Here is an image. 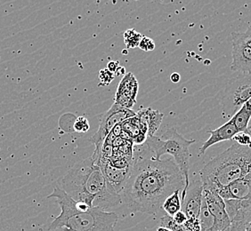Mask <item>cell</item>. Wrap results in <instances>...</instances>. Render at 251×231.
Masks as SVG:
<instances>
[{
    "instance_id": "obj_29",
    "label": "cell",
    "mask_w": 251,
    "mask_h": 231,
    "mask_svg": "<svg viewBox=\"0 0 251 231\" xmlns=\"http://www.w3.org/2000/svg\"><path fill=\"white\" fill-rule=\"evenodd\" d=\"M173 219L178 225H184L185 222L188 220L186 214L183 211H179L178 212H176L173 216Z\"/></svg>"
},
{
    "instance_id": "obj_9",
    "label": "cell",
    "mask_w": 251,
    "mask_h": 231,
    "mask_svg": "<svg viewBox=\"0 0 251 231\" xmlns=\"http://www.w3.org/2000/svg\"><path fill=\"white\" fill-rule=\"evenodd\" d=\"M203 199V185L201 179L190 183L181 192V211L188 219L199 218Z\"/></svg>"
},
{
    "instance_id": "obj_34",
    "label": "cell",
    "mask_w": 251,
    "mask_h": 231,
    "mask_svg": "<svg viewBox=\"0 0 251 231\" xmlns=\"http://www.w3.org/2000/svg\"><path fill=\"white\" fill-rule=\"evenodd\" d=\"M171 231L168 230V229H166V228H163V227H158L157 228V231Z\"/></svg>"
},
{
    "instance_id": "obj_7",
    "label": "cell",
    "mask_w": 251,
    "mask_h": 231,
    "mask_svg": "<svg viewBox=\"0 0 251 231\" xmlns=\"http://www.w3.org/2000/svg\"><path fill=\"white\" fill-rule=\"evenodd\" d=\"M136 115L135 112L129 109L114 103L105 113L100 116V125L97 133L93 135L89 140L95 145L96 149L92 155L93 159L98 163L101 159V150L107 136L111 134L114 127L121 125L122 122Z\"/></svg>"
},
{
    "instance_id": "obj_2",
    "label": "cell",
    "mask_w": 251,
    "mask_h": 231,
    "mask_svg": "<svg viewBox=\"0 0 251 231\" xmlns=\"http://www.w3.org/2000/svg\"><path fill=\"white\" fill-rule=\"evenodd\" d=\"M57 184L75 201L86 203L90 207L107 211L122 204L121 196L107 188L101 167L92 157L74 164Z\"/></svg>"
},
{
    "instance_id": "obj_24",
    "label": "cell",
    "mask_w": 251,
    "mask_h": 231,
    "mask_svg": "<svg viewBox=\"0 0 251 231\" xmlns=\"http://www.w3.org/2000/svg\"><path fill=\"white\" fill-rule=\"evenodd\" d=\"M73 128L77 133H87L90 129L89 121L85 116H78L74 122Z\"/></svg>"
},
{
    "instance_id": "obj_8",
    "label": "cell",
    "mask_w": 251,
    "mask_h": 231,
    "mask_svg": "<svg viewBox=\"0 0 251 231\" xmlns=\"http://www.w3.org/2000/svg\"><path fill=\"white\" fill-rule=\"evenodd\" d=\"M203 197L214 219L212 231H228L231 221L226 212V202L217 191L203 189Z\"/></svg>"
},
{
    "instance_id": "obj_28",
    "label": "cell",
    "mask_w": 251,
    "mask_h": 231,
    "mask_svg": "<svg viewBox=\"0 0 251 231\" xmlns=\"http://www.w3.org/2000/svg\"><path fill=\"white\" fill-rule=\"evenodd\" d=\"M235 35L251 48V23L245 32H235Z\"/></svg>"
},
{
    "instance_id": "obj_12",
    "label": "cell",
    "mask_w": 251,
    "mask_h": 231,
    "mask_svg": "<svg viewBox=\"0 0 251 231\" xmlns=\"http://www.w3.org/2000/svg\"><path fill=\"white\" fill-rule=\"evenodd\" d=\"M232 61L231 69L234 72H240L243 75L251 74V48L242 42L235 35L232 34Z\"/></svg>"
},
{
    "instance_id": "obj_19",
    "label": "cell",
    "mask_w": 251,
    "mask_h": 231,
    "mask_svg": "<svg viewBox=\"0 0 251 231\" xmlns=\"http://www.w3.org/2000/svg\"><path fill=\"white\" fill-rule=\"evenodd\" d=\"M121 127H122V131L130 137L132 141L137 135L141 134L140 122L136 115L122 122Z\"/></svg>"
},
{
    "instance_id": "obj_18",
    "label": "cell",
    "mask_w": 251,
    "mask_h": 231,
    "mask_svg": "<svg viewBox=\"0 0 251 231\" xmlns=\"http://www.w3.org/2000/svg\"><path fill=\"white\" fill-rule=\"evenodd\" d=\"M181 191L182 190H177L173 193L163 203L162 209L166 212L167 215L173 217L176 212L181 211Z\"/></svg>"
},
{
    "instance_id": "obj_13",
    "label": "cell",
    "mask_w": 251,
    "mask_h": 231,
    "mask_svg": "<svg viewBox=\"0 0 251 231\" xmlns=\"http://www.w3.org/2000/svg\"><path fill=\"white\" fill-rule=\"evenodd\" d=\"M138 89L139 85L135 76L132 73H126L117 88L114 103L131 110L136 102Z\"/></svg>"
},
{
    "instance_id": "obj_22",
    "label": "cell",
    "mask_w": 251,
    "mask_h": 231,
    "mask_svg": "<svg viewBox=\"0 0 251 231\" xmlns=\"http://www.w3.org/2000/svg\"><path fill=\"white\" fill-rule=\"evenodd\" d=\"M232 140L237 144L251 148V125H249L246 130L238 132Z\"/></svg>"
},
{
    "instance_id": "obj_15",
    "label": "cell",
    "mask_w": 251,
    "mask_h": 231,
    "mask_svg": "<svg viewBox=\"0 0 251 231\" xmlns=\"http://www.w3.org/2000/svg\"><path fill=\"white\" fill-rule=\"evenodd\" d=\"M239 131L237 130L235 125L231 119L227 121L226 124L221 125L215 130L208 131L210 135L208 140H206L200 149V155H203L207 149L213 145L217 144L218 142L225 141V140H232L234 135H236Z\"/></svg>"
},
{
    "instance_id": "obj_25",
    "label": "cell",
    "mask_w": 251,
    "mask_h": 231,
    "mask_svg": "<svg viewBox=\"0 0 251 231\" xmlns=\"http://www.w3.org/2000/svg\"><path fill=\"white\" fill-rule=\"evenodd\" d=\"M114 73L111 72L107 69H101L99 72V79H100V85L101 86H108L110 85L113 79H114Z\"/></svg>"
},
{
    "instance_id": "obj_4",
    "label": "cell",
    "mask_w": 251,
    "mask_h": 231,
    "mask_svg": "<svg viewBox=\"0 0 251 231\" xmlns=\"http://www.w3.org/2000/svg\"><path fill=\"white\" fill-rule=\"evenodd\" d=\"M251 173V148L233 144L211 159L200 175L203 189L217 191Z\"/></svg>"
},
{
    "instance_id": "obj_21",
    "label": "cell",
    "mask_w": 251,
    "mask_h": 231,
    "mask_svg": "<svg viewBox=\"0 0 251 231\" xmlns=\"http://www.w3.org/2000/svg\"><path fill=\"white\" fill-rule=\"evenodd\" d=\"M143 35L137 32L135 29H129L124 33V42L126 49L135 48L139 46Z\"/></svg>"
},
{
    "instance_id": "obj_35",
    "label": "cell",
    "mask_w": 251,
    "mask_h": 231,
    "mask_svg": "<svg viewBox=\"0 0 251 231\" xmlns=\"http://www.w3.org/2000/svg\"><path fill=\"white\" fill-rule=\"evenodd\" d=\"M245 231H251V222L247 225Z\"/></svg>"
},
{
    "instance_id": "obj_6",
    "label": "cell",
    "mask_w": 251,
    "mask_h": 231,
    "mask_svg": "<svg viewBox=\"0 0 251 231\" xmlns=\"http://www.w3.org/2000/svg\"><path fill=\"white\" fill-rule=\"evenodd\" d=\"M251 98V74L232 77L227 82L221 101L224 116L231 119Z\"/></svg>"
},
{
    "instance_id": "obj_32",
    "label": "cell",
    "mask_w": 251,
    "mask_h": 231,
    "mask_svg": "<svg viewBox=\"0 0 251 231\" xmlns=\"http://www.w3.org/2000/svg\"><path fill=\"white\" fill-rule=\"evenodd\" d=\"M180 79H181V77H180L179 73H172L171 76H170V80L173 83H178L180 81Z\"/></svg>"
},
{
    "instance_id": "obj_11",
    "label": "cell",
    "mask_w": 251,
    "mask_h": 231,
    "mask_svg": "<svg viewBox=\"0 0 251 231\" xmlns=\"http://www.w3.org/2000/svg\"><path fill=\"white\" fill-rule=\"evenodd\" d=\"M101 167L106 181L107 188L111 193L121 196L130 177L132 167L119 169L112 166L107 159H100L97 163Z\"/></svg>"
},
{
    "instance_id": "obj_17",
    "label": "cell",
    "mask_w": 251,
    "mask_h": 231,
    "mask_svg": "<svg viewBox=\"0 0 251 231\" xmlns=\"http://www.w3.org/2000/svg\"><path fill=\"white\" fill-rule=\"evenodd\" d=\"M251 118V98L240 109L231 120L239 132L246 130Z\"/></svg>"
},
{
    "instance_id": "obj_14",
    "label": "cell",
    "mask_w": 251,
    "mask_h": 231,
    "mask_svg": "<svg viewBox=\"0 0 251 231\" xmlns=\"http://www.w3.org/2000/svg\"><path fill=\"white\" fill-rule=\"evenodd\" d=\"M218 195L224 200H247L251 198V173L237 180L225 188H220Z\"/></svg>"
},
{
    "instance_id": "obj_5",
    "label": "cell",
    "mask_w": 251,
    "mask_h": 231,
    "mask_svg": "<svg viewBox=\"0 0 251 231\" xmlns=\"http://www.w3.org/2000/svg\"><path fill=\"white\" fill-rule=\"evenodd\" d=\"M196 140H187L180 135L174 127H170L165 132L161 137L151 136L146 140V144L151 152L153 153V159L159 160L165 154L172 156L176 160V164L184 175L185 186L188 187L189 168H190V146Z\"/></svg>"
},
{
    "instance_id": "obj_27",
    "label": "cell",
    "mask_w": 251,
    "mask_h": 231,
    "mask_svg": "<svg viewBox=\"0 0 251 231\" xmlns=\"http://www.w3.org/2000/svg\"><path fill=\"white\" fill-rule=\"evenodd\" d=\"M141 50L145 51V52H150L155 49L154 41L151 38L143 36V38L141 39L139 46H138Z\"/></svg>"
},
{
    "instance_id": "obj_23",
    "label": "cell",
    "mask_w": 251,
    "mask_h": 231,
    "mask_svg": "<svg viewBox=\"0 0 251 231\" xmlns=\"http://www.w3.org/2000/svg\"><path fill=\"white\" fill-rule=\"evenodd\" d=\"M159 227H163L171 231H184L183 225H178L175 222L173 217L164 215L160 218L159 223Z\"/></svg>"
},
{
    "instance_id": "obj_20",
    "label": "cell",
    "mask_w": 251,
    "mask_h": 231,
    "mask_svg": "<svg viewBox=\"0 0 251 231\" xmlns=\"http://www.w3.org/2000/svg\"><path fill=\"white\" fill-rule=\"evenodd\" d=\"M199 219H200L201 224V231H212L214 219H213L211 213L209 212L208 206L206 204L204 197H203L201 209Z\"/></svg>"
},
{
    "instance_id": "obj_33",
    "label": "cell",
    "mask_w": 251,
    "mask_h": 231,
    "mask_svg": "<svg viewBox=\"0 0 251 231\" xmlns=\"http://www.w3.org/2000/svg\"><path fill=\"white\" fill-rule=\"evenodd\" d=\"M124 74H126V69L120 65V67L118 68V69H117V71L115 72V75L121 76V75H124Z\"/></svg>"
},
{
    "instance_id": "obj_3",
    "label": "cell",
    "mask_w": 251,
    "mask_h": 231,
    "mask_svg": "<svg viewBox=\"0 0 251 231\" xmlns=\"http://www.w3.org/2000/svg\"><path fill=\"white\" fill-rule=\"evenodd\" d=\"M54 198L61 208L58 216L49 225V231H114L119 221L118 214L99 207H92L87 212L76 208V201L56 183L48 199Z\"/></svg>"
},
{
    "instance_id": "obj_30",
    "label": "cell",
    "mask_w": 251,
    "mask_h": 231,
    "mask_svg": "<svg viewBox=\"0 0 251 231\" xmlns=\"http://www.w3.org/2000/svg\"><path fill=\"white\" fill-rule=\"evenodd\" d=\"M147 138H148L147 135H144L143 133H141L140 135H137L135 139L133 140V142H135V144H143V143L146 142Z\"/></svg>"
},
{
    "instance_id": "obj_1",
    "label": "cell",
    "mask_w": 251,
    "mask_h": 231,
    "mask_svg": "<svg viewBox=\"0 0 251 231\" xmlns=\"http://www.w3.org/2000/svg\"><path fill=\"white\" fill-rule=\"evenodd\" d=\"M184 186V175L172 159L156 160L140 153L134 159L130 177L121 194L122 204L132 212L155 215L165 200Z\"/></svg>"
},
{
    "instance_id": "obj_31",
    "label": "cell",
    "mask_w": 251,
    "mask_h": 231,
    "mask_svg": "<svg viewBox=\"0 0 251 231\" xmlns=\"http://www.w3.org/2000/svg\"><path fill=\"white\" fill-rule=\"evenodd\" d=\"M119 67H120V63H118V62L111 61V62L108 63L106 69L108 70H110L111 72L114 73V75H115V72H116L117 69H118Z\"/></svg>"
},
{
    "instance_id": "obj_10",
    "label": "cell",
    "mask_w": 251,
    "mask_h": 231,
    "mask_svg": "<svg viewBox=\"0 0 251 231\" xmlns=\"http://www.w3.org/2000/svg\"><path fill=\"white\" fill-rule=\"evenodd\" d=\"M231 221L228 231H245L251 222V198L247 200H225Z\"/></svg>"
},
{
    "instance_id": "obj_16",
    "label": "cell",
    "mask_w": 251,
    "mask_h": 231,
    "mask_svg": "<svg viewBox=\"0 0 251 231\" xmlns=\"http://www.w3.org/2000/svg\"><path fill=\"white\" fill-rule=\"evenodd\" d=\"M136 116L140 123L148 127V137H151L154 136L155 133L159 129L164 115L151 108H143L136 112Z\"/></svg>"
},
{
    "instance_id": "obj_26",
    "label": "cell",
    "mask_w": 251,
    "mask_h": 231,
    "mask_svg": "<svg viewBox=\"0 0 251 231\" xmlns=\"http://www.w3.org/2000/svg\"><path fill=\"white\" fill-rule=\"evenodd\" d=\"M183 226L184 231H201V224L199 218L188 219Z\"/></svg>"
}]
</instances>
